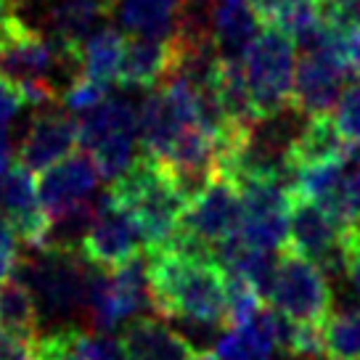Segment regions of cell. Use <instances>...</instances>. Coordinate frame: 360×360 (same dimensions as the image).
Wrapping results in <instances>:
<instances>
[{"instance_id":"obj_1","label":"cell","mask_w":360,"mask_h":360,"mask_svg":"<svg viewBox=\"0 0 360 360\" xmlns=\"http://www.w3.org/2000/svg\"><path fill=\"white\" fill-rule=\"evenodd\" d=\"M151 310L199 326L228 328V276L212 255L148 249Z\"/></svg>"},{"instance_id":"obj_2","label":"cell","mask_w":360,"mask_h":360,"mask_svg":"<svg viewBox=\"0 0 360 360\" xmlns=\"http://www.w3.org/2000/svg\"><path fill=\"white\" fill-rule=\"evenodd\" d=\"M112 202L130 214L146 241V249L165 247L178 233L191 196L162 159L143 154L112 180Z\"/></svg>"},{"instance_id":"obj_3","label":"cell","mask_w":360,"mask_h":360,"mask_svg":"<svg viewBox=\"0 0 360 360\" xmlns=\"http://www.w3.org/2000/svg\"><path fill=\"white\" fill-rule=\"evenodd\" d=\"M19 278L32 292L40 318H61L79 310L88 313V294L96 265L77 247L34 249L32 257L19 259Z\"/></svg>"},{"instance_id":"obj_4","label":"cell","mask_w":360,"mask_h":360,"mask_svg":"<svg viewBox=\"0 0 360 360\" xmlns=\"http://www.w3.org/2000/svg\"><path fill=\"white\" fill-rule=\"evenodd\" d=\"M241 67L259 122L281 117L286 109H292L297 43L289 34L265 24L244 51Z\"/></svg>"},{"instance_id":"obj_5","label":"cell","mask_w":360,"mask_h":360,"mask_svg":"<svg viewBox=\"0 0 360 360\" xmlns=\"http://www.w3.org/2000/svg\"><path fill=\"white\" fill-rule=\"evenodd\" d=\"M349 37L328 30L321 43L302 51L294 75L292 109L302 117L331 114L345 93V79L352 72L349 64Z\"/></svg>"},{"instance_id":"obj_6","label":"cell","mask_w":360,"mask_h":360,"mask_svg":"<svg viewBox=\"0 0 360 360\" xmlns=\"http://www.w3.org/2000/svg\"><path fill=\"white\" fill-rule=\"evenodd\" d=\"M265 300L294 323L323 326L331 318V283L326 270L283 249L268 283Z\"/></svg>"},{"instance_id":"obj_7","label":"cell","mask_w":360,"mask_h":360,"mask_svg":"<svg viewBox=\"0 0 360 360\" xmlns=\"http://www.w3.org/2000/svg\"><path fill=\"white\" fill-rule=\"evenodd\" d=\"M58 72H64L72 82L82 69L61 56L53 40H48L22 16L13 11L6 13L0 19V75H6L22 88L34 82H48L56 88Z\"/></svg>"},{"instance_id":"obj_8","label":"cell","mask_w":360,"mask_h":360,"mask_svg":"<svg viewBox=\"0 0 360 360\" xmlns=\"http://www.w3.org/2000/svg\"><path fill=\"white\" fill-rule=\"evenodd\" d=\"M138 112L122 98H106L79 120V146L88 151L103 178H120L135 162Z\"/></svg>"},{"instance_id":"obj_9","label":"cell","mask_w":360,"mask_h":360,"mask_svg":"<svg viewBox=\"0 0 360 360\" xmlns=\"http://www.w3.org/2000/svg\"><path fill=\"white\" fill-rule=\"evenodd\" d=\"M151 307L148 259L135 257L122 268H96L88 294L90 326L96 331H114L130 315Z\"/></svg>"},{"instance_id":"obj_10","label":"cell","mask_w":360,"mask_h":360,"mask_svg":"<svg viewBox=\"0 0 360 360\" xmlns=\"http://www.w3.org/2000/svg\"><path fill=\"white\" fill-rule=\"evenodd\" d=\"M294 193L313 199L326 210L342 231L360 225V154L349 151L347 159L321 165V167L297 169Z\"/></svg>"},{"instance_id":"obj_11","label":"cell","mask_w":360,"mask_h":360,"mask_svg":"<svg viewBox=\"0 0 360 360\" xmlns=\"http://www.w3.org/2000/svg\"><path fill=\"white\" fill-rule=\"evenodd\" d=\"M79 252L101 270L122 268L135 257L146 255V241L141 236L138 225L130 214L112 202L109 193H103L93 204V217L79 241Z\"/></svg>"},{"instance_id":"obj_12","label":"cell","mask_w":360,"mask_h":360,"mask_svg":"<svg viewBox=\"0 0 360 360\" xmlns=\"http://www.w3.org/2000/svg\"><path fill=\"white\" fill-rule=\"evenodd\" d=\"M345 231L313 199L294 193L289 207V241L286 249L315 262L326 273L345 270Z\"/></svg>"},{"instance_id":"obj_13","label":"cell","mask_w":360,"mask_h":360,"mask_svg":"<svg viewBox=\"0 0 360 360\" xmlns=\"http://www.w3.org/2000/svg\"><path fill=\"white\" fill-rule=\"evenodd\" d=\"M241 223H244L241 193L231 180L217 175L202 191L191 196L180 220V231L214 252V247L223 244L225 238L236 236Z\"/></svg>"},{"instance_id":"obj_14","label":"cell","mask_w":360,"mask_h":360,"mask_svg":"<svg viewBox=\"0 0 360 360\" xmlns=\"http://www.w3.org/2000/svg\"><path fill=\"white\" fill-rule=\"evenodd\" d=\"M98 178H101V172L88 151H75L64 162L45 169L37 180V193H40V202H43L51 223L90 210L96 204L90 199L96 193Z\"/></svg>"},{"instance_id":"obj_15","label":"cell","mask_w":360,"mask_h":360,"mask_svg":"<svg viewBox=\"0 0 360 360\" xmlns=\"http://www.w3.org/2000/svg\"><path fill=\"white\" fill-rule=\"evenodd\" d=\"M0 204L6 210V217L19 244L32 249H43L48 244L51 217L40 202L32 172L19 162L11 165L8 172L0 178Z\"/></svg>"},{"instance_id":"obj_16","label":"cell","mask_w":360,"mask_h":360,"mask_svg":"<svg viewBox=\"0 0 360 360\" xmlns=\"http://www.w3.org/2000/svg\"><path fill=\"white\" fill-rule=\"evenodd\" d=\"M79 146V122L69 112H43L32 117L27 133L19 141L16 162L30 172L43 175L45 169L64 162Z\"/></svg>"},{"instance_id":"obj_17","label":"cell","mask_w":360,"mask_h":360,"mask_svg":"<svg viewBox=\"0 0 360 360\" xmlns=\"http://www.w3.org/2000/svg\"><path fill=\"white\" fill-rule=\"evenodd\" d=\"M109 13L112 6L106 0H56L48 8V30L58 53L82 69L79 64L82 45L93 34L96 22Z\"/></svg>"},{"instance_id":"obj_18","label":"cell","mask_w":360,"mask_h":360,"mask_svg":"<svg viewBox=\"0 0 360 360\" xmlns=\"http://www.w3.org/2000/svg\"><path fill=\"white\" fill-rule=\"evenodd\" d=\"M352 143L342 135L331 114L307 117V122L300 127V133L289 143V165L292 169H307L342 162L349 157Z\"/></svg>"},{"instance_id":"obj_19","label":"cell","mask_w":360,"mask_h":360,"mask_svg":"<svg viewBox=\"0 0 360 360\" xmlns=\"http://www.w3.org/2000/svg\"><path fill=\"white\" fill-rule=\"evenodd\" d=\"M127 360H191L196 349L188 339L159 318H135L122 331Z\"/></svg>"},{"instance_id":"obj_20","label":"cell","mask_w":360,"mask_h":360,"mask_svg":"<svg viewBox=\"0 0 360 360\" xmlns=\"http://www.w3.org/2000/svg\"><path fill=\"white\" fill-rule=\"evenodd\" d=\"M172 72V40L169 37H133L127 40L120 69L122 88H159Z\"/></svg>"},{"instance_id":"obj_21","label":"cell","mask_w":360,"mask_h":360,"mask_svg":"<svg viewBox=\"0 0 360 360\" xmlns=\"http://www.w3.org/2000/svg\"><path fill=\"white\" fill-rule=\"evenodd\" d=\"M259 30H262V19L249 0H217L210 32L223 56L241 58Z\"/></svg>"},{"instance_id":"obj_22","label":"cell","mask_w":360,"mask_h":360,"mask_svg":"<svg viewBox=\"0 0 360 360\" xmlns=\"http://www.w3.org/2000/svg\"><path fill=\"white\" fill-rule=\"evenodd\" d=\"M186 11L183 0H122L120 24L133 37H172Z\"/></svg>"},{"instance_id":"obj_23","label":"cell","mask_w":360,"mask_h":360,"mask_svg":"<svg viewBox=\"0 0 360 360\" xmlns=\"http://www.w3.org/2000/svg\"><path fill=\"white\" fill-rule=\"evenodd\" d=\"M124 40L122 32H117L114 27H103L90 34L85 45H82V53H79V64H82V75L98 79L103 85H112L120 79V69H122L124 58Z\"/></svg>"},{"instance_id":"obj_24","label":"cell","mask_w":360,"mask_h":360,"mask_svg":"<svg viewBox=\"0 0 360 360\" xmlns=\"http://www.w3.org/2000/svg\"><path fill=\"white\" fill-rule=\"evenodd\" d=\"M37 326H40V310L30 286L19 276H11L6 283H0V328L34 339Z\"/></svg>"},{"instance_id":"obj_25","label":"cell","mask_w":360,"mask_h":360,"mask_svg":"<svg viewBox=\"0 0 360 360\" xmlns=\"http://www.w3.org/2000/svg\"><path fill=\"white\" fill-rule=\"evenodd\" d=\"M326 358L360 360V310H345L323 323Z\"/></svg>"},{"instance_id":"obj_26","label":"cell","mask_w":360,"mask_h":360,"mask_svg":"<svg viewBox=\"0 0 360 360\" xmlns=\"http://www.w3.org/2000/svg\"><path fill=\"white\" fill-rule=\"evenodd\" d=\"M217 358L220 360H273V347L259 337L252 323L228 328L217 339Z\"/></svg>"},{"instance_id":"obj_27","label":"cell","mask_w":360,"mask_h":360,"mask_svg":"<svg viewBox=\"0 0 360 360\" xmlns=\"http://www.w3.org/2000/svg\"><path fill=\"white\" fill-rule=\"evenodd\" d=\"M106 98H109V85H103V82L88 77V75H82V72H79L72 82H67V88L61 90V103H64V109L75 114L93 112V109L101 106Z\"/></svg>"},{"instance_id":"obj_28","label":"cell","mask_w":360,"mask_h":360,"mask_svg":"<svg viewBox=\"0 0 360 360\" xmlns=\"http://www.w3.org/2000/svg\"><path fill=\"white\" fill-rule=\"evenodd\" d=\"M323 24L339 34L360 32V0H315Z\"/></svg>"},{"instance_id":"obj_29","label":"cell","mask_w":360,"mask_h":360,"mask_svg":"<svg viewBox=\"0 0 360 360\" xmlns=\"http://www.w3.org/2000/svg\"><path fill=\"white\" fill-rule=\"evenodd\" d=\"M334 122L352 146H360V82L342 93Z\"/></svg>"},{"instance_id":"obj_30","label":"cell","mask_w":360,"mask_h":360,"mask_svg":"<svg viewBox=\"0 0 360 360\" xmlns=\"http://www.w3.org/2000/svg\"><path fill=\"white\" fill-rule=\"evenodd\" d=\"M24 106H30V103H27L22 85H16L13 79L0 75V127H8L22 114Z\"/></svg>"},{"instance_id":"obj_31","label":"cell","mask_w":360,"mask_h":360,"mask_svg":"<svg viewBox=\"0 0 360 360\" xmlns=\"http://www.w3.org/2000/svg\"><path fill=\"white\" fill-rule=\"evenodd\" d=\"M345 276H347L352 292L360 297V225L345 231Z\"/></svg>"},{"instance_id":"obj_32","label":"cell","mask_w":360,"mask_h":360,"mask_svg":"<svg viewBox=\"0 0 360 360\" xmlns=\"http://www.w3.org/2000/svg\"><path fill=\"white\" fill-rule=\"evenodd\" d=\"M16 241L13 238H0V283H6L19 268V255H16Z\"/></svg>"},{"instance_id":"obj_33","label":"cell","mask_w":360,"mask_h":360,"mask_svg":"<svg viewBox=\"0 0 360 360\" xmlns=\"http://www.w3.org/2000/svg\"><path fill=\"white\" fill-rule=\"evenodd\" d=\"M349 64H352V75L360 82V32L349 37Z\"/></svg>"},{"instance_id":"obj_34","label":"cell","mask_w":360,"mask_h":360,"mask_svg":"<svg viewBox=\"0 0 360 360\" xmlns=\"http://www.w3.org/2000/svg\"><path fill=\"white\" fill-rule=\"evenodd\" d=\"M191 360H220V358H217V352H207L204 349V352H196Z\"/></svg>"},{"instance_id":"obj_35","label":"cell","mask_w":360,"mask_h":360,"mask_svg":"<svg viewBox=\"0 0 360 360\" xmlns=\"http://www.w3.org/2000/svg\"><path fill=\"white\" fill-rule=\"evenodd\" d=\"M6 13H11V3H8V0H0V19H3Z\"/></svg>"},{"instance_id":"obj_36","label":"cell","mask_w":360,"mask_h":360,"mask_svg":"<svg viewBox=\"0 0 360 360\" xmlns=\"http://www.w3.org/2000/svg\"><path fill=\"white\" fill-rule=\"evenodd\" d=\"M297 360H323V358H297Z\"/></svg>"}]
</instances>
